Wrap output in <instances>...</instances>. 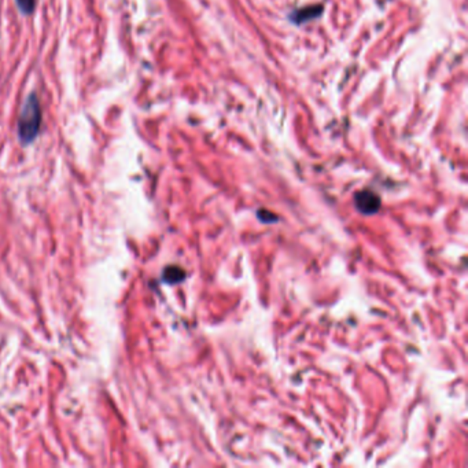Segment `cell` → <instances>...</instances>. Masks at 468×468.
<instances>
[{"instance_id": "2", "label": "cell", "mask_w": 468, "mask_h": 468, "mask_svg": "<svg viewBox=\"0 0 468 468\" xmlns=\"http://www.w3.org/2000/svg\"><path fill=\"white\" fill-rule=\"evenodd\" d=\"M354 205L356 209L365 216L375 214L381 207V198L370 190H363L354 194Z\"/></svg>"}, {"instance_id": "3", "label": "cell", "mask_w": 468, "mask_h": 468, "mask_svg": "<svg viewBox=\"0 0 468 468\" xmlns=\"http://www.w3.org/2000/svg\"><path fill=\"white\" fill-rule=\"evenodd\" d=\"M323 11V7L322 6H309L306 8H302L300 11L295 12L294 15V21L297 24H302V22H306L309 19H313L316 18L318 15H320Z\"/></svg>"}, {"instance_id": "4", "label": "cell", "mask_w": 468, "mask_h": 468, "mask_svg": "<svg viewBox=\"0 0 468 468\" xmlns=\"http://www.w3.org/2000/svg\"><path fill=\"white\" fill-rule=\"evenodd\" d=\"M164 281L169 283V284H175V283H180L186 279V272L183 268L177 267V266H171L164 270V276H162Z\"/></svg>"}, {"instance_id": "5", "label": "cell", "mask_w": 468, "mask_h": 468, "mask_svg": "<svg viewBox=\"0 0 468 468\" xmlns=\"http://www.w3.org/2000/svg\"><path fill=\"white\" fill-rule=\"evenodd\" d=\"M15 4L18 7V10L25 15L33 14V11L36 8V0H15Z\"/></svg>"}, {"instance_id": "1", "label": "cell", "mask_w": 468, "mask_h": 468, "mask_svg": "<svg viewBox=\"0 0 468 468\" xmlns=\"http://www.w3.org/2000/svg\"><path fill=\"white\" fill-rule=\"evenodd\" d=\"M42 107L36 92H31L22 106L18 119V137L22 144L32 143L40 132Z\"/></svg>"}]
</instances>
